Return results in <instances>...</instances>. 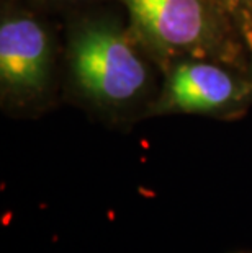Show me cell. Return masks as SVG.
<instances>
[{"label":"cell","instance_id":"cell-4","mask_svg":"<svg viewBox=\"0 0 252 253\" xmlns=\"http://www.w3.org/2000/svg\"><path fill=\"white\" fill-rule=\"evenodd\" d=\"M238 91L234 79L221 67L205 62L184 64L169 80L165 103L184 111H206L228 105Z\"/></svg>","mask_w":252,"mask_h":253},{"label":"cell","instance_id":"cell-3","mask_svg":"<svg viewBox=\"0 0 252 253\" xmlns=\"http://www.w3.org/2000/svg\"><path fill=\"white\" fill-rule=\"evenodd\" d=\"M48 36L35 20L17 17L0 26V79L15 91L40 90L48 72Z\"/></svg>","mask_w":252,"mask_h":253},{"label":"cell","instance_id":"cell-6","mask_svg":"<svg viewBox=\"0 0 252 253\" xmlns=\"http://www.w3.org/2000/svg\"><path fill=\"white\" fill-rule=\"evenodd\" d=\"M246 2H248V3L251 5V7H252V0H246Z\"/></svg>","mask_w":252,"mask_h":253},{"label":"cell","instance_id":"cell-1","mask_svg":"<svg viewBox=\"0 0 252 253\" xmlns=\"http://www.w3.org/2000/svg\"><path fill=\"white\" fill-rule=\"evenodd\" d=\"M74 74L82 88L105 103H125L146 84V67L116 30L85 26L71 47Z\"/></svg>","mask_w":252,"mask_h":253},{"label":"cell","instance_id":"cell-5","mask_svg":"<svg viewBox=\"0 0 252 253\" xmlns=\"http://www.w3.org/2000/svg\"><path fill=\"white\" fill-rule=\"evenodd\" d=\"M219 2H221L223 5H226V7H234V5L239 2V0H219Z\"/></svg>","mask_w":252,"mask_h":253},{"label":"cell","instance_id":"cell-2","mask_svg":"<svg viewBox=\"0 0 252 253\" xmlns=\"http://www.w3.org/2000/svg\"><path fill=\"white\" fill-rule=\"evenodd\" d=\"M136 28L160 49H195L211 35L205 0H123Z\"/></svg>","mask_w":252,"mask_h":253}]
</instances>
